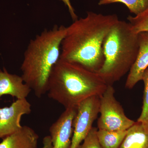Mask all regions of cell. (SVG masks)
<instances>
[{
  "instance_id": "d6986e66",
  "label": "cell",
  "mask_w": 148,
  "mask_h": 148,
  "mask_svg": "<svg viewBox=\"0 0 148 148\" xmlns=\"http://www.w3.org/2000/svg\"><path fill=\"white\" fill-rule=\"evenodd\" d=\"M42 143L43 147L42 148H53L50 135L45 136L43 139Z\"/></svg>"
},
{
  "instance_id": "2e32d148",
  "label": "cell",
  "mask_w": 148,
  "mask_h": 148,
  "mask_svg": "<svg viewBox=\"0 0 148 148\" xmlns=\"http://www.w3.org/2000/svg\"><path fill=\"white\" fill-rule=\"evenodd\" d=\"M142 81L144 84L143 105L141 114L137 121L148 128V67L144 72Z\"/></svg>"
},
{
  "instance_id": "7c38bea8",
  "label": "cell",
  "mask_w": 148,
  "mask_h": 148,
  "mask_svg": "<svg viewBox=\"0 0 148 148\" xmlns=\"http://www.w3.org/2000/svg\"><path fill=\"white\" fill-rule=\"evenodd\" d=\"M119 148H148V128L138 122L127 130Z\"/></svg>"
},
{
  "instance_id": "8fae6325",
  "label": "cell",
  "mask_w": 148,
  "mask_h": 148,
  "mask_svg": "<svg viewBox=\"0 0 148 148\" xmlns=\"http://www.w3.org/2000/svg\"><path fill=\"white\" fill-rule=\"evenodd\" d=\"M39 136L31 127L23 126L20 130L4 138L0 148H37Z\"/></svg>"
},
{
  "instance_id": "e0dca14e",
  "label": "cell",
  "mask_w": 148,
  "mask_h": 148,
  "mask_svg": "<svg viewBox=\"0 0 148 148\" xmlns=\"http://www.w3.org/2000/svg\"><path fill=\"white\" fill-rule=\"evenodd\" d=\"M98 130V129L96 127H92L84 140L83 143L77 148H103L97 136Z\"/></svg>"
},
{
  "instance_id": "9c48e42d",
  "label": "cell",
  "mask_w": 148,
  "mask_h": 148,
  "mask_svg": "<svg viewBox=\"0 0 148 148\" xmlns=\"http://www.w3.org/2000/svg\"><path fill=\"white\" fill-rule=\"evenodd\" d=\"M138 35L139 50L125 82V87L127 89H132L142 80L144 72L148 67V32H142Z\"/></svg>"
},
{
  "instance_id": "5b68a950",
  "label": "cell",
  "mask_w": 148,
  "mask_h": 148,
  "mask_svg": "<svg viewBox=\"0 0 148 148\" xmlns=\"http://www.w3.org/2000/svg\"><path fill=\"white\" fill-rule=\"evenodd\" d=\"M112 85H108L100 97V116L98 119V129L110 131L127 130L135 122L128 118L114 96Z\"/></svg>"
},
{
  "instance_id": "30bf717a",
  "label": "cell",
  "mask_w": 148,
  "mask_h": 148,
  "mask_svg": "<svg viewBox=\"0 0 148 148\" xmlns=\"http://www.w3.org/2000/svg\"><path fill=\"white\" fill-rule=\"evenodd\" d=\"M32 90L22 77L9 73L5 68L0 69V100L5 95L17 99H26Z\"/></svg>"
},
{
  "instance_id": "ba28073f",
  "label": "cell",
  "mask_w": 148,
  "mask_h": 148,
  "mask_svg": "<svg viewBox=\"0 0 148 148\" xmlns=\"http://www.w3.org/2000/svg\"><path fill=\"white\" fill-rule=\"evenodd\" d=\"M77 108L66 109L49 128L53 148H71Z\"/></svg>"
},
{
  "instance_id": "5bb4252c",
  "label": "cell",
  "mask_w": 148,
  "mask_h": 148,
  "mask_svg": "<svg viewBox=\"0 0 148 148\" xmlns=\"http://www.w3.org/2000/svg\"><path fill=\"white\" fill-rule=\"evenodd\" d=\"M117 3L124 4L130 12L135 15L143 12L148 7V0H100L98 5H105Z\"/></svg>"
},
{
  "instance_id": "7a4b0ae2",
  "label": "cell",
  "mask_w": 148,
  "mask_h": 148,
  "mask_svg": "<svg viewBox=\"0 0 148 148\" xmlns=\"http://www.w3.org/2000/svg\"><path fill=\"white\" fill-rule=\"evenodd\" d=\"M108 86L98 73L60 58L51 73L47 92L65 108H77L88 98L101 96Z\"/></svg>"
},
{
  "instance_id": "52a82bcc",
  "label": "cell",
  "mask_w": 148,
  "mask_h": 148,
  "mask_svg": "<svg viewBox=\"0 0 148 148\" xmlns=\"http://www.w3.org/2000/svg\"><path fill=\"white\" fill-rule=\"evenodd\" d=\"M27 99H17L9 107L0 108V138H4L22 128L21 117L32 112Z\"/></svg>"
},
{
  "instance_id": "277c9868",
  "label": "cell",
  "mask_w": 148,
  "mask_h": 148,
  "mask_svg": "<svg viewBox=\"0 0 148 148\" xmlns=\"http://www.w3.org/2000/svg\"><path fill=\"white\" fill-rule=\"evenodd\" d=\"M138 50V34L128 22L119 20L104 40V63L97 73L108 85H112L129 73Z\"/></svg>"
},
{
  "instance_id": "3957f363",
  "label": "cell",
  "mask_w": 148,
  "mask_h": 148,
  "mask_svg": "<svg viewBox=\"0 0 148 148\" xmlns=\"http://www.w3.org/2000/svg\"><path fill=\"white\" fill-rule=\"evenodd\" d=\"M66 27L55 25L31 40L24 52L21 76L35 95L40 98L47 91L51 71L60 59Z\"/></svg>"
},
{
  "instance_id": "6da1fadb",
  "label": "cell",
  "mask_w": 148,
  "mask_h": 148,
  "mask_svg": "<svg viewBox=\"0 0 148 148\" xmlns=\"http://www.w3.org/2000/svg\"><path fill=\"white\" fill-rule=\"evenodd\" d=\"M119 20L115 14L103 15L89 12L66 27L60 59L97 73L104 61L103 44L106 36Z\"/></svg>"
},
{
  "instance_id": "ac0fdd59",
  "label": "cell",
  "mask_w": 148,
  "mask_h": 148,
  "mask_svg": "<svg viewBox=\"0 0 148 148\" xmlns=\"http://www.w3.org/2000/svg\"><path fill=\"white\" fill-rule=\"evenodd\" d=\"M60 1H63L64 3L65 4V5L68 7V9H69V12H70V14H71L73 21H75V20L77 19V16L76 13H75V10H74L73 7L72 6L70 0H60Z\"/></svg>"
},
{
  "instance_id": "4fadbf2b",
  "label": "cell",
  "mask_w": 148,
  "mask_h": 148,
  "mask_svg": "<svg viewBox=\"0 0 148 148\" xmlns=\"http://www.w3.org/2000/svg\"><path fill=\"white\" fill-rule=\"evenodd\" d=\"M127 131L98 129L97 136L102 148H119L126 136Z\"/></svg>"
},
{
  "instance_id": "9a60e30c",
  "label": "cell",
  "mask_w": 148,
  "mask_h": 148,
  "mask_svg": "<svg viewBox=\"0 0 148 148\" xmlns=\"http://www.w3.org/2000/svg\"><path fill=\"white\" fill-rule=\"evenodd\" d=\"M132 31L135 34L148 32V7L143 12L132 16L127 17Z\"/></svg>"
},
{
  "instance_id": "8992f818",
  "label": "cell",
  "mask_w": 148,
  "mask_h": 148,
  "mask_svg": "<svg viewBox=\"0 0 148 148\" xmlns=\"http://www.w3.org/2000/svg\"><path fill=\"white\" fill-rule=\"evenodd\" d=\"M100 97L93 96L88 98L77 107L71 148H77L92 129L99 113Z\"/></svg>"
}]
</instances>
